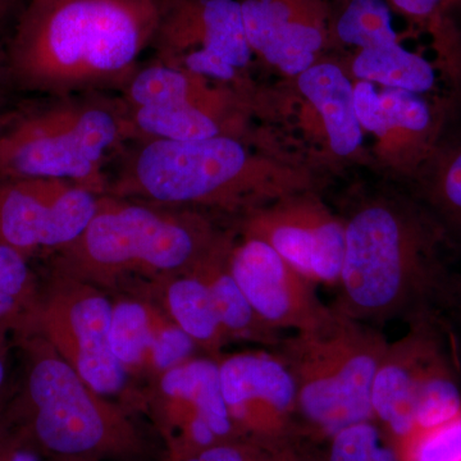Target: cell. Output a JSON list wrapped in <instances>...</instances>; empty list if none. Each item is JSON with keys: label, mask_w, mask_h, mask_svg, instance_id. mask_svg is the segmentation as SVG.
I'll use <instances>...</instances> for the list:
<instances>
[{"label": "cell", "mask_w": 461, "mask_h": 461, "mask_svg": "<svg viewBox=\"0 0 461 461\" xmlns=\"http://www.w3.org/2000/svg\"><path fill=\"white\" fill-rule=\"evenodd\" d=\"M159 23V0H27L7 44L18 87L54 96L122 90Z\"/></svg>", "instance_id": "obj_1"}, {"label": "cell", "mask_w": 461, "mask_h": 461, "mask_svg": "<svg viewBox=\"0 0 461 461\" xmlns=\"http://www.w3.org/2000/svg\"><path fill=\"white\" fill-rule=\"evenodd\" d=\"M444 230L414 209L364 205L345 223V257L333 309L364 321H409L454 297L439 257Z\"/></svg>", "instance_id": "obj_2"}, {"label": "cell", "mask_w": 461, "mask_h": 461, "mask_svg": "<svg viewBox=\"0 0 461 461\" xmlns=\"http://www.w3.org/2000/svg\"><path fill=\"white\" fill-rule=\"evenodd\" d=\"M222 240L193 212L102 194L84 232L54 251L56 272L95 286L129 276L162 281L195 269Z\"/></svg>", "instance_id": "obj_3"}, {"label": "cell", "mask_w": 461, "mask_h": 461, "mask_svg": "<svg viewBox=\"0 0 461 461\" xmlns=\"http://www.w3.org/2000/svg\"><path fill=\"white\" fill-rule=\"evenodd\" d=\"M107 182L105 194L168 208H258L285 186L235 135L205 140L140 139Z\"/></svg>", "instance_id": "obj_4"}, {"label": "cell", "mask_w": 461, "mask_h": 461, "mask_svg": "<svg viewBox=\"0 0 461 461\" xmlns=\"http://www.w3.org/2000/svg\"><path fill=\"white\" fill-rule=\"evenodd\" d=\"M138 140L122 99L104 93L54 102L0 127V178H57L105 194L112 153Z\"/></svg>", "instance_id": "obj_5"}, {"label": "cell", "mask_w": 461, "mask_h": 461, "mask_svg": "<svg viewBox=\"0 0 461 461\" xmlns=\"http://www.w3.org/2000/svg\"><path fill=\"white\" fill-rule=\"evenodd\" d=\"M387 346L372 324L336 309L318 329L281 339L276 348L295 381L297 412L306 429L329 439L346 427L375 420L373 381Z\"/></svg>", "instance_id": "obj_6"}, {"label": "cell", "mask_w": 461, "mask_h": 461, "mask_svg": "<svg viewBox=\"0 0 461 461\" xmlns=\"http://www.w3.org/2000/svg\"><path fill=\"white\" fill-rule=\"evenodd\" d=\"M27 372L23 429L56 459L132 454L139 438L122 409L100 396L42 339Z\"/></svg>", "instance_id": "obj_7"}, {"label": "cell", "mask_w": 461, "mask_h": 461, "mask_svg": "<svg viewBox=\"0 0 461 461\" xmlns=\"http://www.w3.org/2000/svg\"><path fill=\"white\" fill-rule=\"evenodd\" d=\"M41 339L103 397L122 395L129 369L109 342L113 303L95 285L57 275L53 287L32 306Z\"/></svg>", "instance_id": "obj_8"}, {"label": "cell", "mask_w": 461, "mask_h": 461, "mask_svg": "<svg viewBox=\"0 0 461 461\" xmlns=\"http://www.w3.org/2000/svg\"><path fill=\"white\" fill-rule=\"evenodd\" d=\"M156 60L232 83L253 57L239 0H159Z\"/></svg>", "instance_id": "obj_9"}, {"label": "cell", "mask_w": 461, "mask_h": 461, "mask_svg": "<svg viewBox=\"0 0 461 461\" xmlns=\"http://www.w3.org/2000/svg\"><path fill=\"white\" fill-rule=\"evenodd\" d=\"M138 140H205L230 135L224 127L229 96L208 80L156 60L140 67L122 90Z\"/></svg>", "instance_id": "obj_10"}, {"label": "cell", "mask_w": 461, "mask_h": 461, "mask_svg": "<svg viewBox=\"0 0 461 461\" xmlns=\"http://www.w3.org/2000/svg\"><path fill=\"white\" fill-rule=\"evenodd\" d=\"M100 194L57 178H0V244L59 250L93 220Z\"/></svg>", "instance_id": "obj_11"}, {"label": "cell", "mask_w": 461, "mask_h": 461, "mask_svg": "<svg viewBox=\"0 0 461 461\" xmlns=\"http://www.w3.org/2000/svg\"><path fill=\"white\" fill-rule=\"evenodd\" d=\"M221 387L240 438L287 445L297 412L295 381L278 354L248 351L220 360Z\"/></svg>", "instance_id": "obj_12"}, {"label": "cell", "mask_w": 461, "mask_h": 461, "mask_svg": "<svg viewBox=\"0 0 461 461\" xmlns=\"http://www.w3.org/2000/svg\"><path fill=\"white\" fill-rule=\"evenodd\" d=\"M411 321L402 339L388 342L372 387L373 418L393 445L415 432L421 391L451 351L436 312Z\"/></svg>", "instance_id": "obj_13"}, {"label": "cell", "mask_w": 461, "mask_h": 461, "mask_svg": "<svg viewBox=\"0 0 461 461\" xmlns=\"http://www.w3.org/2000/svg\"><path fill=\"white\" fill-rule=\"evenodd\" d=\"M229 267L256 313L273 330H315L333 314L332 306L318 296L314 282L263 240L245 236L241 244L230 247Z\"/></svg>", "instance_id": "obj_14"}, {"label": "cell", "mask_w": 461, "mask_h": 461, "mask_svg": "<svg viewBox=\"0 0 461 461\" xmlns=\"http://www.w3.org/2000/svg\"><path fill=\"white\" fill-rule=\"evenodd\" d=\"M247 236L266 241L287 264L314 284L338 285L345 257V223L312 202L257 208Z\"/></svg>", "instance_id": "obj_15"}, {"label": "cell", "mask_w": 461, "mask_h": 461, "mask_svg": "<svg viewBox=\"0 0 461 461\" xmlns=\"http://www.w3.org/2000/svg\"><path fill=\"white\" fill-rule=\"evenodd\" d=\"M249 45L284 74L299 76L315 65L324 42L321 21L302 0H241Z\"/></svg>", "instance_id": "obj_16"}, {"label": "cell", "mask_w": 461, "mask_h": 461, "mask_svg": "<svg viewBox=\"0 0 461 461\" xmlns=\"http://www.w3.org/2000/svg\"><path fill=\"white\" fill-rule=\"evenodd\" d=\"M157 390L163 417L178 430L176 448L199 424H208L222 442L240 439L224 402L220 360L193 357L160 373Z\"/></svg>", "instance_id": "obj_17"}, {"label": "cell", "mask_w": 461, "mask_h": 461, "mask_svg": "<svg viewBox=\"0 0 461 461\" xmlns=\"http://www.w3.org/2000/svg\"><path fill=\"white\" fill-rule=\"evenodd\" d=\"M351 68L357 81L411 91L435 102L436 96L447 85H455L460 76L457 53L429 58L409 50L400 41L360 50Z\"/></svg>", "instance_id": "obj_18"}, {"label": "cell", "mask_w": 461, "mask_h": 461, "mask_svg": "<svg viewBox=\"0 0 461 461\" xmlns=\"http://www.w3.org/2000/svg\"><path fill=\"white\" fill-rule=\"evenodd\" d=\"M297 85L323 121L330 149L338 156L355 153L363 141V129L354 105V85L333 63H315L297 76Z\"/></svg>", "instance_id": "obj_19"}, {"label": "cell", "mask_w": 461, "mask_h": 461, "mask_svg": "<svg viewBox=\"0 0 461 461\" xmlns=\"http://www.w3.org/2000/svg\"><path fill=\"white\" fill-rule=\"evenodd\" d=\"M230 249L223 239L195 268L209 288L224 335L227 339H245L277 348L282 339L280 330L260 320L233 278L229 267Z\"/></svg>", "instance_id": "obj_20"}, {"label": "cell", "mask_w": 461, "mask_h": 461, "mask_svg": "<svg viewBox=\"0 0 461 461\" xmlns=\"http://www.w3.org/2000/svg\"><path fill=\"white\" fill-rule=\"evenodd\" d=\"M166 309L173 323L212 354L227 341L209 288L202 276L193 271L165 278Z\"/></svg>", "instance_id": "obj_21"}, {"label": "cell", "mask_w": 461, "mask_h": 461, "mask_svg": "<svg viewBox=\"0 0 461 461\" xmlns=\"http://www.w3.org/2000/svg\"><path fill=\"white\" fill-rule=\"evenodd\" d=\"M166 321L140 300L115 303L109 330V342L115 357L127 369L149 364L158 332Z\"/></svg>", "instance_id": "obj_22"}, {"label": "cell", "mask_w": 461, "mask_h": 461, "mask_svg": "<svg viewBox=\"0 0 461 461\" xmlns=\"http://www.w3.org/2000/svg\"><path fill=\"white\" fill-rule=\"evenodd\" d=\"M339 41L360 50L399 41L387 0H350L336 23Z\"/></svg>", "instance_id": "obj_23"}, {"label": "cell", "mask_w": 461, "mask_h": 461, "mask_svg": "<svg viewBox=\"0 0 461 461\" xmlns=\"http://www.w3.org/2000/svg\"><path fill=\"white\" fill-rule=\"evenodd\" d=\"M329 441L324 461H402L396 446L373 420L346 427Z\"/></svg>", "instance_id": "obj_24"}, {"label": "cell", "mask_w": 461, "mask_h": 461, "mask_svg": "<svg viewBox=\"0 0 461 461\" xmlns=\"http://www.w3.org/2000/svg\"><path fill=\"white\" fill-rule=\"evenodd\" d=\"M427 176V198L447 222L461 230V144L433 151Z\"/></svg>", "instance_id": "obj_25"}, {"label": "cell", "mask_w": 461, "mask_h": 461, "mask_svg": "<svg viewBox=\"0 0 461 461\" xmlns=\"http://www.w3.org/2000/svg\"><path fill=\"white\" fill-rule=\"evenodd\" d=\"M395 446L402 461H461V412L438 426L412 433Z\"/></svg>", "instance_id": "obj_26"}, {"label": "cell", "mask_w": 461, "mask_h": 461, "mask_svg": "<svg viewBox=\"0 0 461 461\" xmlns=\"http://www.w3.org/2000/svg\"><path fill=\"white\" fill-rule=\"evenodd\" d=\"M32 303V277L25 254L0 244V324Z\"/></svg>", "instance_id": "obj_27"}, {"label": "cell", "mask_w": 461, "mask_h": 461, "mask_svg": "<svg viewBox=\"0 0 461 461\" xmlns=\"http://www.w3.org/2000/svg\"><path fill=\"white\" fill-rule=\"evenodd\" d=\"M177 461H297L288 445L267 446L257 442L235 441L222 442L195 451V453L182 455Z\"/></svg>", "instance_id": "obj_28"}, {"label": "cell", "mask_w": 461, "mask_h": 461, "mask_svg": "<svg viewBox=\"0 0 461 461\" xmlns=\"http://www.w3.org/2000/svg\"><path fill=\"white\" fill-rule=\"evenodd\" d=\"M198 344L177 324L167 321L158 332L149 364L163 373L193 359Z\"/></svg>", "instance_id": "obj_29"}, {"label": "cell", "mask_w": 461, "mask_h": 461, "mask_svg": "<svg viewBox=\"0 0 461 461\" xmlns=\"http://www.w3.org/2000/svg\"><path fill=\"white\" fill-rule=\"evenodd\" d=\"M354 105L363 130L377 136H384L390 132L375 84L368 81H357V84H354Z\"/></svg>", "instance_id": "obj_30"}, {"label": "cell", "mask_w": 461, "mask_h": 461, "mask_svg": "<svg viewBox=\"0 0 461 461\" xmlns=\"http://www.w3.org/2000/svg\"><path fill=\"white\" fill-rule=\"evenodd\" d=\"M390 2L406 16L432 23L438 20L439 14L445 5L456 0H390Z\"/></svg>", "instance_id": "obj_31"}, {"label": "cell", "mask_w": 461, "mask_h": 461, "mask_svg": "<svg viewBox=\"0 0 461 461\" xmlns=\"http://www.w3.org/2000/svg\"><path fill=\"white\" fill-rule=\"evenodd\" d=\"M26 3L27 0H0V29L9 21L16 20Z\"/></svg>", "instance_id": "obj_32"}, {"label": "cell", "mask_w": 461, "mask_h": 461, "mask_svg": "<svg viewBox=\"0 0 461 461\" xmlns=\"http://www.w3.org/2000/svg\"><path fill=\"white\" fill-rule=\"evenodd\" d=\"M2 329V327H0ZM5 372H7V366H5V353H3L2 345H0V388L5 381Z\"/></svg>", "instance_id": "obj_33"}, {"label": "cell", "mask_w": 461, "mask_h": 461, "mask_svg": "<svg viewBox=\"0 0 461 461\" xmlns=\"http://www.w3.org/2000/svg\"><path fill=\"white\" fill-rule=\"evenodd\" d=\"M457 297V305H459V314H460V321H461V287L455 290L454 297Z\"/></svg>", "instance_id": "obj_34"}, {"label": "cell", "mask_w": 461, "mask_h": 461, "mask_svg": "<svg viewBox=\"0 0 461 461\" xmlns=\"http://www.w3.org/2000/svg\"><path fill=\"white\" fill-rule=\"evenodd\" d=\"M56 461H93V460H84V459H56Z\"/></svg>", "instance_id": "obj_35"}, {"label": "cell", "mask_w": 461, "mask_h": 461, "mask_svg": "<svg viewBox=\"0 0 461 461\" xmlns=\"http://www.w3.org/2000/svg\"><path fill=\"white\" fill-rule=\"evenodd\" d=\"M3 326H5V324H0V327H3Z\"/></svg>", "instance_id": "obj_36"}, {"label": "cell", "mask_w": 461, "mask_h": 461, "mask_svg": "<svg viewBox=\"0 0 461 461\" xmlns=\"http://www.w3.org/2000/svg\"><path fill=\"white\" fill-rule=\"evenodd\" d=\"M3 122H0V127H2Z\"/></svg>", "instance_id": "obj_37"}]
</instances>
